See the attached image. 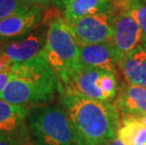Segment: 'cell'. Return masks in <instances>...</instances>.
Here are the masks:
<instances>
[{
  "label": "cell",
  "instance_id": "obj_1",
  "mask_svg": "<svg viewBox=\"0 0 146 145\" xmlns=\"http://www.w3.org/2000/svg\"><path fill=\"white\" fill-rule=\"evenodd\" d=\"M60 94L73 124L76 145H107L117 136L120 117L113 103L66 91Z\"/></svg>",
  "mask_w": 146,
  "mask_h": 145
},
{
  "label": "cell",
  "instance_id": "obj_2",
  "mask_svg": "<svg viewBox=\"0 0 146 145\" xmlns=\"http://www.w3.org/2000/svg\"><path fill=\"white\" fill-rule=\"evenodd\" d=\"M60 80L41 54L26 62L14 63L0 99L16 106H41L54 99Z\"/></svg>",
  "mask_w": 146,
  "mask_h": 145
},
{
  "label": "cell",
  "instance_id": "obj_3",
  "mask_svg": "<svg viewBox=\"0 0 146 145\" xmlns=\"http://www.w3.org/2000/svg\"><path fill=\"white\" fill-rule=\"evenodd\" d=\"M60 82L79 68V44L64 18L53 20L42 53Z\"/></svg>",
  "mask_w": 146,
  "mask_h": 145
},
{
  "label": "cell",
  "instance_id": "obj_4",
  "mask_svg": "<svg viewBox=\"0 0 146 145\" xmlns=\"http://www.w3.org/2000/svg\"><path fill=\"white\" fill-rule=\"evenodd\" d=\"M27 126L39 145H76L69 116L57 105H41L30 109Z\"/></svg>",
  "mask_w": 146,
  "mask_h": 145
},
{
  "label": "cell",
  "instance_id": "obj_5",
  "mask_svg": "<svg viewBox=\"0 0 146 145\" xmlns=\"http://www.w3.org/2000/svg\"><path fill=\"white\" fill-rule=\"evenodd\" d=\"M116 73L96 68L79 67L60 82L58 92L79 94L89 99L111 103L118 92Z\"/></svg>",
  "mask_w": 146,
  "mask_h": 145
},
{
  "label": "cell",
  "instance_id": "obj_6",
  "mask_svg": "<svg viewBox=\"0 0 146 145\" xmlns=\"http://www.w3.org/2000/svg\"><path fill=\"white\" fill-rule=\"evenodd\" d=\"M114 11L100 12L66 22L79 46L111 42L114 30Z\"/></svg>",
  "mask_w": 146,
  "mask_h": 145
},
{
  "label": "cell",
  "instance_id": "obj_7",
  "mask_svg": "<svg viewBox=\"0 0 146 145\" xmlns=\"http://www.w3.org/2000/svg\"><path fill=\"white\" fill-rule=\"evenodd\" d=\"M47 28L48 26L41 23L27 36L0 42V56L12 64L26 62L40 56L45 45Z\"/></svg>",
  "mask_w": 146,
  "mask_h": 145
},
{
  "label": "cell",
  "instance_id": "obj_8",
  "mask_svg": "<svg viewBox=\"0 0 146 145\" xmlns=\"http://www.w3.org/2000/svg\"><path fill=\"white\" fill-rule=\"evenodd\" d=\"M141 41L142 31L131 15L125 11L115 13L111 44L116 53L118 63L141 44Z\"/></svg>",
  "mask_w": 146,
  "mask_h": 145
},
{
  "label": "cell",
  "instance_id": "obj_9",
  "mask_svg": "<svg viewBox=\"0 0 146 145\" xmlns=\"http://www.w3.org/2000/svg\"><path fill=\"white\" fill-rule=\"evenodd\" d=\"M30 109L0 99V135L8 136L29 145V132L27 117Z\"/></svg>",
  "mask_w": 146,
  "mask_h": 145
},
{
  "label": "cell",
  "instance_id": "obj_10",
  "mask_svg": "<svg viewBox=\"0 0 146 145\" xmlns=\"http://www.w3.org/2000/svg\"><path fill=\"white\" fill-rule=\"evenodd\" d=\"M120 122L126 119H141L146 115V88L122 83L118 87L113 102Z\"/></svg>",
  "mask_w": 146,
  "mask_h": 145
},
{
  "label": "cell",
  "instance_id": "obj_11",
  "mask_svg": "<svg viewBox=\"0 0 146 145\" xmlns=\"http://www.w3.org/2000/svg\"><path fill=\"white\" fill-rule=\"evenodd\" d=\"M42 16L43 9L32 7L24 13L11 15L0 21V42L27 36L42 23Z\"/></svg>",
  "mask_w": 146,
  "mask_h": 145
},
{
  "label": "cell",
  "instance_id": "obj_12",
  "mask_svg": "<svg viewBox=\"0 0 146 145\" xmlns=\"http://www.w3.org/2000/svg\"><path fill=\"white\" fill-rule=\"evenodd\" d=\"M118 64L111 42L79 46V67L104 69L116 73Z\"/></svg>",
  "mask_w": 146,
  "mask_h": 145
},
{
  "label": "cell",
  "instance_id": "obj_13",
  "mask_svg": "<svg viewBox=\"0 0 146 145\" xmlns=\"http://www.w3.org/2000/svg\"><path fill=\"white\" fill-rule=\"evenodd\" d=\"M118 68L129 85L146 88V45L137 46L120 61Z\"/></svg>",
  "mask_w": 146,
  "mask_h": 145
},
{
  "label": "cell",
  "instance_id": "obj_14",
  "mask_svg": "<svg viewBox=\"0 0 146 145\" xmlns=\"http://www.w3.org/2000/svg\"><path fill=\"white\" fill-rule=\"evenodd\" d=\"M60 10L64 19L73 22L90 15L113 11V7L107 0H65Z\"/></svg>",
  "mask_w": 146,
  "mask_h": 145
},
{
  "label": "cell",
  "instance_id": "obj_15",
  "mask_svg": "<svg viewBox=\"0 0 146 145\" xmlns=\"http://www.w3.org/2000/svg\"><path fill=\"white\" fill-rule=\"evenodd\" d=\"M117 137L126 145H146V126L141 119H126L120 122Z\"/></svg>",
  "mask_w": 146,
  "mask_h": 145
},
{
  "label": "cell",
  "instance_id": "obj_16",
  "mask_svg": "<svg viewBox=\"0 0 146 145\" xmlns=\"http://www.w3.org/2000/svg\"><path fill=\"white\" fill-rule=\"evenodd\" d=\"M125 11L131 15L141 27L142 31L141 44L146 45V4L141 0H128L120 11Z\"/></svg>",
  "mask_w": 146,
  "mask_h": 145
},
{
  "label": "cell",
  "instance_id": "obj_17",
  "mask_svg": "<svg viewBox=\"0 0 146 145\" xmlns=\"http://www.w3.org/2000/svg\"><path fill=\"white\" fill-rule=\"evenodd\" d=\"M31 7L19 0H0V21L14 14L24 13Z\"/></svg>",
  "mask_w": 146,
  "mask_h": 145
},
{
  "label": "cell",
  "instance_id": "obj_18",
  "mask_svg": "<svg viewBox=\"0 0 146 145\" xmlns=\"http://www.w3.org/2000/svg\"><path fill=\"white\" fill-rule=\"evenodd\" d=\"M13 64L9 62L4 58L0 56V92L4 91L10 80L11 68Z\"/></svg>",
  "mask_w": 146,
  "mask_h": 145
},
{
  "label": "cell",
  "instance_id": "obj_19",
  "mask_svg": "<svg viewBox=\"0 0 146 145\" xmlns=\"http://www.w3.org/2000/svg\"><path fill=\"white\" fill-rule=\"evenodd\" d=\"M29 7H39L44 10L45 8L49 7L51 5L50 0H19Z\"/></svg>",
  "mask_w": 146,
  "mask_h": 145
},
{
  "label": "cell",
  "instance_id": "obj_20",
  "mask_svg": "<svg viewBox=\"0 0 146 145\" xmlns=\"http://www.w3.org/2000/svg\"><path fill=\"white\" fill-rule=\"evenodd\" d=\"M0 145H25L18 140L13 138L8 137V136L0 135Z\"/></svg>",
  "mask_w": 146,
  "mask_h": 145
},
{
  "label": "cell",
  "instance_id": "obj_21",
  "mask_svg": "<svg viewBox=\"0 0 146 145\" xmlns=\"http://www.w3.org/2000/svg\"><path fill=\"white\" fill-rule=\"evenodd\" d=\"M107 1L110 3V4L112 5L114 12L117 13V12H119L122 10V8L125 5V3L128 1V0H107Z\"/></svg>",
  "mask_w": 146,
  "mask_h": 145
},
{
  "label": "cell",
  "instance_id": "obj_22",
  "mask_svg": "<svg viewBox=\"0 0 146 145\" xmlns=\"http://www.w3.org/2000/svg\"><path fill=\"white\" fill-rule=\"evenodd\" d=\"M107 145H126V144L116 136V137H115L114 138H112V140H111Z\"/></svg>",
  "mask_w": 146,
  "mask_h": 145
},
{
  "label": "cell",
  "instance_id": "obj_23",
  "mask_svg": "<svg viewBox=\"0 0 146 145\" xmlns=\"http://www.w3.org/2000/svg\"><path fill=\"white\" fill-rule=\"evenodd\" d=\"M65 1V0H50V2H51V5L53 6H55L56 8H58V9H61V6H62L63 4V2ZM61 11V10H60Z\"/></svg>",
  "mask_w": 146,
  "mask_h": 145
},
{
  "label": "cell",
  "instance_id": "obj_24",
  "mask_svg": "<svg viewBox=\"0 0 146 145\" xmlns=\"http://www.w3.org/2000/svg\"><path fill=\"white\" fill-rule=\"evenodd\" d=\"M141 119L142 122H143L144 124H145V126H146V115H144V116L142 117V118H141Z\"/></svg>",
  "mask_w": 146,
  "mask_h": 145
},
{
  "label": "cell",
  "instance_id": "obj_25",
  "mask_svg": "<svg viewBox=\"0 0 146 145\" xmlns=\"http://www.w3.org/2000/svg\"><path fill=\"white\" fill-rule=\"evenodd\" d=\"M141 1H143L144 3H146V0H141Z\"/></svg>",
  "mask_w": 146,
  "mask_h": 145
},
{
  "label": "cell",
  "instance_id": "obj_26",
  "mask_svg": "<svg viewBox=\"0 0 146 145\" xmlns=\"http://www.w3.org/2000/svg\"><path fill=\"white\" fill-rule=\"evenodd\" d=\"M0 55H1V52H0Z\"/></svg>",
  "mask_w": 146,
  "mask_h": 145
}]
</instances>
